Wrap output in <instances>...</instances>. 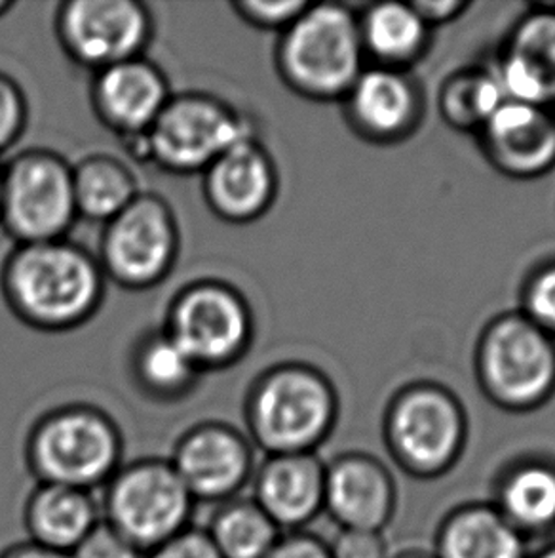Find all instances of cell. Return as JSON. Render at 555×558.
<instances>
[{
	"label": "cell",
	"mask_w": 555,
	"mask_h": 558,
	"mask_svg": "<svg viewBox=\"0 0 555 558\" xmlns=\"http://www.w3.org/2000/svg\"><path fill=\"white\" fill-rule=\"evenodd\" d=\"M98 259L71 242L17 244L2 271L10 310L25 325L63 332L86 323L103 298Z\"/></svg>",
	"instance_id": "1"
},
{
	"label": "cell",
	"mask_w": 555,
	"mask_h": 558,
	"mask_svg": "<svg viewBox=\"0 0 555 558\" xmlns=\"http://www.w3.org/2000/svg\"><path fill=\"white\" fill-rule=\"evenodd\" d=\"M337 417L335 385L299 363L278 364L257 377L244 407L246 435L264 456L316 453Z\"/></svg>",
	"instance_id": "2"
},
{
	"label": "cell",
	"mask_w": 555,
	"mask_h": 558,
	"mask_svg": "<svg viewBox=\"0 0 555 558\" xmlns=\"http://www.w3.org/2000/svg\"><path fill=\"white\" fill-rule=\"evenodd\" d=\"M366 60L358 15L337 2L308 4L276 46L282 81L312 101H343Z\"/></svg>",
	"instance_id": "3"
},
{
	"label": "cell",
	"mask_w": 555,
	"mask_h": 558,
	"mask_svg": "<svg viewBox=\"0 0 555 558\" xmlns=\"http://www.w3.org/2000/svg\"><path fill=\"white\" fill-rule=\"evenodd\" d=\"M25 463L37 483L98 494L124 463L121 427L90 404L55 408L30 427Z\"/></svg>",
	"instance_id": "4"
},
{
	"label": "cell",
	"mask_w": 555,
	"mask_h": 558,
	"mask_svg": "<svg viewBox=\"0 0 555 558\" xmlns=\"http://www.w3.org/2000/svg\"><path fill=\"white\" fill-rule=\"evenodd\" d=\"M476 376L495 407L527 414L555 395V340L521 313H504L481 332Z\"/></svg>",
	"instance_id": "5"
},
{
	"label": "cell",
	"mask_w": 555,
	"mask_h": 558,
	"mask_svg": "<svg viewBox=\"0 0 555 558\" xmlns=\"http://www.w3.org/2000/svg\"><path fill=\"white\" fill-rule=\"evenodd\" d=\"M386 450L404 473L432 481L449 473L465 452L468 420L455 392L420 381L392 397L384 414Z\"/></svg>",
	"instance_id": "6"
},
{
	"label": "cell",
	"mask_w": 555,
	"mask_h": 558,
	"mask_svg": "<svg viewBox=\"0 0 555 558\" xmlns=\"http://www.w3.org/2000/svg\"><path fill=\"white\" fill-rule=\"evenodd\" d=\"M98 498L101 519L143 555L193 526L196 501L168 458L124 461Z\"/></svg>",
	"instance_id": "7"
},
{
	"label": "cell",
	"mask_w": 555,
	"mask_h": 558,
	"mask_svg": "<svg viewBox=\"0 0 555 558\" xmlns=\"http://www.w3.org/2000/svg\"><path fill=\"white\" fill-rule=\"evenodd\" d=\"M254 137V129L225 101L208 94L170 98L143 137L145 157L172 174H203L231 147Z\"/></svg>",
	"instance_id": "8"
},
{
	"label": "cell",
	"mask_w": 555,
	"mask_h": 558,
	"mask_svg": "<svg viewBox=\"0 0 555 558\" xmlns=\"http://www.w3.org/2000/svg\"><path fill=\"white\" fill-rule=\"evenodd\" d=\"M76 216L73 168L58 155L23 153L4 168L0 226L17 244L61 241Z\"/></svg>",
	"instance_id": "9"
},
{
	"label": "cell",
	"mask_w": 555,
	"mask_h": 558,
	"mask_svg": "<svg viewBox=\"0 0 555 558\" xmlns=\"http://www.w3.org/2000/svg\"><path fill=\"white\" fill-rule=\"evenodd\" d=\"M164 330L202 374L236 363L248 349L254 323L234 288L203 280L181 290Z\"/></svg>",
	"instance_id": "10"
},
{
	"label": "cell",
	"mask_w": 555,
	"mask_h": 558,
	"mask_svg": "<svg viewBox=\"0 0 555 558\" xmlns=\"http://www.w3.org/2000/svg\"><path fill=\"white\" fill-rule=\"evenodd\" d=\"M180 233L170 206L157 195H139L106 223L98 264L103 277L128 290H147L170 272Z\"/></svg>",
	"instance_id": "11"
},
{
	"label": "cell",
	"mask_w": 555,
	"mask_h": 558,
	"mask_svg": "<svg viewBox=\"0 0 555 558\" xmlns=\"http://www.w3.org/2000/svg\"><path fill=\"white\" fill-rule=\"evenodd\" d=\"M55 31L71 60L99 73L141 58L152 20L149 10L134 0H71L58 10Z\"/></svg>",
	"instance_id": "12"
},
{
	"label": "cell",
	"mask_w": 555,
	"mask_h": 558,
	"mask_svg": "<svg viewBox=\"0 0 555 558\" xmlns=\"http://www.w3.org/2000/svg\"><path fill=\"white\" fill-rule=\"evenodd\" d=\"M168 461L198 504L219 506L238 498L256 473V446L225 422H202L175 440Z\"/></svg>",
	"instance_id": "13"
},
{
	"label": "cell",
	"mask_w": 555,
	"mask_h": 558,
	"mask_svg": "<svg viewBox=\"0 0 555 558\" xmlns=\"http://www.w3.org/2000/svg\"><path fill=\"white\" fill-rule=\"evenodd\" d=\"M348 126L363 142L394 145L419 129L424 101L407 71L366 65L343 98Z\"/></svg>",
	"instance_id": "14"
},
{
	"label": "cell",
	"mask_w": 555,
	"mask_h": 558,
	"mask_svg": "<svg viewBox=\"0 0 555 558\" xmlns=\"http://www.w3.org/2000/svg\"><path fill=\"white\" fill-rule=\"evenodd\" d=\"M489 165L514 180H534L555 168V111L506 99L478 132Z\"/></svg>",
	"instance_id": "15"
},
{
	"label": "cell",
	"mask_w": 555,
	"mask_h": 558,
	"mask_svg": "<svg viewBox=\"0 0 555 558\" xmlns=\"http://www.w3.org/2000/svg\"><path fill=\"white\" fill-rule=\"evenodd\" d=\"M398 504V486L383 461L369 453H341L325 463L323 511L341 530L383 532Z\"/></svg>",
	"instance_id": "16"
},
{
	"label": "cell",
	"mask_w": 555,
	"mask_h": 558,
	"mask_svg": "<svg viewBox=\"0 0 555 558\" xmlns=\"http://www.w3.org/2000/svg\"><path fill=\"white\" fill-rule=\"evenodd\" d=\"M274 160L256 136L223 153L203 172V198L218 218L229 223H251L276 201Z\"/></svg>",
	"instance_id": "17"
},
{
	"label": "cell",
	"mask_w": 555,
	"mask_h": 558,
	"mask_svg": "<svg viewBox=\"0 0 555 558\" xmlns=\"http://www.w3.org/2000/svg\"><path fill=\"white\" fill-rule=\"evenodd\" d=\"M249 498L282 532H299L323 513L325 463L318 453H276L257 461Z\"/></svg>",
	"instance_id": "18"
},
{
	"label": "cell",
	"mask_w": 555,
	"mask_h": 558,
	"mask_svg": "<svg viewBox=\"0 0 555 558\" xmlns=\"http://www.w3.org/2000/svg\"><path fill=\"white\" fill-rule=\"evenodd\" d=\"M493 73L506 99L555 111V7L516 23Z\"/></svg>",
	"instance_id": "19"
},
{
	"label": "cell",
	"mask_w": 555,
	"mask_h": 558,
	"mask_svg": "<svg viewBox=\"0 0 555 558\" xmlns=\"http://www.w3.org/2000/svg\"><path fill=\"white\" fill-rule=\"evenodd\" d=\"M170 98L162 71L145 58L99 71L91 86V104L99 121L126 140L145 136Z\"/></svg>",
	"instance_id": "20"
},
{
	"label": "cell",
	"mask_w": 555,
	"mask_h": 558,
	"mask_svg": "<svg viewBox=\"0 0 555 558\" xmlns=\"http://www.w3.org/2000/svg\"><path fill=\"white\" fill-rule=\"evenodd\" d=\"M22 521L29 542L71 555L101 521L98 494L37 483L23 501Z\"/></svg>",
	"instance_id": "21"
},
{
	"label": "cell",
	"mask_w": 555,
	"mask_h": 558,
	"mask_svg": "<svg viewBox=\"0 0 555 558\" xmlns=\"http://www.w3.org/2000/svg\"><path fill=\"white\" fill-rule=\"evenodd\" d=\"M529 542L493 504H465L443 517L434 558H529Z\"/></svg>",
	"instance_id": "22"
},
{
	"label": "cell",
	"mask_w": 555,
	"mask_h": 558,
	"mask_svg": "<svg viewBox=\"0 0 555 558\" xmlns=\"http://www.w3.org/2000/svg\"><path fill=\"white\" fill-rule=\"evenodd\" d=\"M527 542L555 530V463L546 458L511 461L498 475L491 501Z\"/></svg>",
	"instance_id": "23"
},
{
	"label": "cell",
	"mask_w": 555,
	"mask_h": 558,
	"mask_svg": "<svg viewBox=\"0 0 555 558\" xmlns=\"http://www.w3.org/2000/svg\"><path fill=\"white\" fill-rule=\"evenodd\" d=\"M366 58L379 68L407 69L427 53L432 29L411 2H377L358 15Z\"/></svg>",
	"instance_id": "24"
},
{
	"label": "cell",
	"mask_w": 555,
	"mask_h": 558,
	"mask_svg": "<svg viewBox=\"0 0 555 558\" xmlns=\"http://www.w3.org/2000/svg\"><path fill=\"white\" fill-rule=\"evenodd\" d=\"M203 532L221 558H267L284 534L249 496L213 507Z\"/></svg>",
	"instance_id": "25"
},
{
	"label": "cell",
	"mask_w": 555,
	"mask_h": 558,
	"mask_svg": "<svg viewBox=\"0 0 555 558\" xmlns=\"http://www.w3.org/2000/svg\"><path fill=\"white\" fill-rule=\"evenodd\" d=\"M76 214L109 223L139 195L132 170L107 155H91L73 168Z\"/></svg>",
	"instance_id": "26"
},
{
	"label": "cell",
	"mask_w": 555,
	"mask_h": 558,
	"mask_svg": "<svg viewBox=\"0 0 555 558\" xmlns=\"http://www.w3.org/2000/svg\"><path fill=\"white\" fill-rule=\"evenodd\" d=\"M200 371L165 330L145 336L134 353V377L145 395L170 402L193 391Z\"/></svg>",
	"instance_id": "27"
},
{
	"label": "cell",
	"mask_w": 555,
	"mask_h": 558,
	"mask_svg": "<svg viewBox=\"0 0 555 558\" xmlns=\"http://www.w3.org/2000/svg\"><path fill=\"white\" fill-rule=\"evenodd\" d=\"M506 101L495 73L488 69H465L451 75L440 90V113L449 126L480 132Z\"/></svg>",
	"instance_id": "28"
},
{
	"label": "cell",
	"mask_w": 555,
	"mask_h": 558,
	"mask_svg": "<svg viewBox=\"0 0 555 558\" xmlns=\"http://www.w3.org/2000/svg\"><path fill=\"white\" fill-rule=\"evenodd\" d=\"M521 305L519 313L555 340V262L531 272L523 287Z\"/></svg>",
	"instance_id": "29"
},
{
	"label": "cell",
	"mask_w": 555,
	"mask_h": 558,
	"mask_svg": "<svg viewBox=\"0 0 555 558\" xmlns=\"http://www.w3.org/2000/svg\"><path fill=\"white\" fill-rule=\"evenodd\" d=\"M310 2L307 0H278V2H264V0H240L234 2L233 10L242 22L249 27L261 31L287 29Z\"/></svg>",
	"instance_id": "30"
},
{
	"label": "cell",
	"mask_w": 555,
	"mask_h": 558,
	"mask_svg": "<svg viewBox=\"0 0 555 558\" xmlns=\"http://www.w3.org/2000/svg\"><path fill=\"white\" fill-rule=\"evenodd\" d=\"M73 558H145L136 545L107 524L103 519L91 529L90 534L76 545Z\"/></svg>",
	"instance_id": "31"
},
{
	"label": "cell",
	"mask_w": 555,
	"mask_h": 558,
	"mask_svg": "<svg viewBox=\"0 0 555 558\" xmlns=\"http://www.w3.org/2000/svg\"><path fill=\"white\" fill-rule=\"evenodd\" d=\"M27 121V106L22 90L12 78L0 75V153L7 151L22 136Z\"/></svg>",
	"instance_id": "32"
},
{
	"label": "cell",
	"mask_w": 555,
	"mask_h": 558,
	"mask_svg": "<svg viewBox=\"0 0 555 558\" xmlns=\"http://www.w3.org/2000/svg\"><path fill=\"white\" fill-rule=\"evenodd\" d=\"M328 545L331 558H391L383 532L341 530Z\"/></svg>",
	"instance_id": "33"
},
{
	"label": "cell",
	"mask_w": 555,
	"mask_h": 558,
	"mask_svg": "<svg viewBox=\"0 0 555 558\" xmlns=\"http://www.w3.org/2000/svg\"><path fill=\"white\" fill-rule=\"evenodd\" d=\"M145 558H221L215 547L211 545L210 537L203 529L183 530L181 534L168 539L165 544L158 545L157 549L147 553Z\"/></svg>",
	"instance_id": "34"
},
{
	"label": "cell",
	"mask_w": 555,
	"mask_h": 558,
	"mask_svg": "<svg viewBox=\"0 0 555 558\" xmlns=\"http://www.w3.org/2000/svg\"><path fill=\"white\" fill-rule=\"evenodd\" d=\"M267 558H331L330 545L307 530L285 532Z\"/></svg>",
	"instance_id": "35"
},
{
	"label": "cell",
	"mask_w": 555,
	"mask_h": 558,
	"mask_svg": "<svg viewBox=\"0 0 555 558\" xmlns=\"http://www.w3.org/2000/svg\"><path fill=\"white\" fill-rule=\"evenodd\" d=\"M411 4L430 29H434L435 25H445L457 20L470 8V4L462 0H414Z\"/></svg>",
	"instance_id": "36"
},
{
	"label": "cell",
	"mask_w": 555,
	"mask_h": 558,
	"mask_svg": "<svg viewBox=\"0 0 555 558\" xmlns=\"http://www.w3.org/2000/svg\"><path fill=\"white\" fill-rule=\"evenodd\" d=\"M0 558H73L69 553L48 549L45 545L35 544L29 539L10 544L0 551Z\"/></svg>",
	"instance_id": "37"
},
{
	"label": "cell",
	"mask_w": 555,
	"mask_h": 558,
	"mask_svg": "<svg viewBox=\"0 0 555 558\" xmlns=\"http://www.w3.org/2000/svg\"><path fill=\"white\" fill-rule=\"evenodd\" d=\"M529 558H555V544L546 545L541 551L529 555Z\"/></svg>",
	"instance_id": "38"
},
{
	"label": "cell",
	"mask_w": 555,
	"mask_h": 558,
	"mask_svg": "<svg viewBox=\"0 0 555 558\" xmlns=\"http://www.w3.org/2000/svg\"><path fill=\"white\" fill-rule=\"evenodd\" d=\"M398 558H434L432 557V553H422V551H407L402 553Z\"/></svg>",
	"instance_id": "39"
},
{
	"label": "cell",
	"mask_w": 555,
	"mask_h": 558,
	"mask_svg": "<svg viewBox=\"0 0 555 558\" xmlns=\"http://www.w3.org/2000/svg\"><path fill=\"white\" fill-rule=\"evenodd\" d=\"M12 8H14V4H12V2H8V0H0V17L7 14V12H10Z\"/></svg>",
	"instance_id": "40"
},
{
	"label": "cell",
	"mask_w": 555,
	"mask_h": 558,
	"mask_svg": "<svg viewBox=\"0 0 555 558\" xmlns=\"http://www.w3.org/2000/svg\"><path fill=\"white\" fill-rule=\"evenodd\" d=\"M2 175H4V168L0 167V198H2Z\"/></svg>",
	"instance_id": "41"
}]
</instances>
